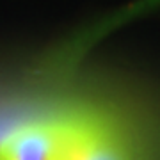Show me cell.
Masks as SVG:
<instances>
[{"instance_id": "6da1fadb", "label": "cell", "mask_w": 160, "mask_h": 160, "mask_svg": "<svg viewBox=\"0 0 160 160\" xmlns=\"http://www.w3.org/2000/svg\"><path fill=\"white\" fill-rule=\"evenodd\" d=\"M80 112L25 121L0 139V160H68Z\"/></svg>"}, {"instance_id": "7a4b0ae2", "label": "cell", "mask_w": 160, "mask_h": 160, "mask_svg": "<svg viewBox=\"0 0 160 160\" xmlns=\"http://www.w3.org/2000/svg\"><path fill=\"white\" fill-rule=\"evenodd\" d=\"M68 160H130L119 133L107 119L80 112L78 126Z\"/></svg>"}]
</instances>
